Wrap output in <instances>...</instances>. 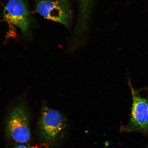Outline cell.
<instances>
[{
  "instance_id": "cell-1",
  "label": "cell",
  "mask_w": 148,
  "mask_h": 148,
  "mask_svg": "<svg viewBox=\"0 0 148 148\" xmlns=\"http://www.w3.org/2000/svg\"><path fill=\"white\" fill-rule=\"evenodd\" d=\"M27 94L24 92L15 102L5 123L6 132L9 137L16 143L21 144L28 143L31 138Z\"/></svg>"
},
{
  "instance_id": "cell-2",
  "label": "cell",
  "mask_w": 148,
  "mask_h": 148,
  "mask_svg": "<svg viewBox=\"0 0 148 148\" xmlns=\"http://www.w3.org/2000/svg\"><path fill=\"white\" fill-rule=\"evenodd\" d=\"M66 125V118L59 111L51 109L45 101L42 103L38 122V131L42 141L49 144L62 138Z\"/></svg>"
},
{
  "instance_id": "cell-3",
  "label": "cell",
  "mask_w": 148,
  "mask_h": 148,
  "mask_svg": "<svg viewBox=\"0 0 148 148\" xmlns=\"http://www.w3.org/2000/svg\"><path fill=\"white\" fill-rule=\"evenodd\" d=\"M36 11L46 19L60 23L68 27L71 12L66 0H39Z\"/></svg>"
},
{
  "instance_id": "cell-4",
  "label": "cell",
  "mask_w": 148,
  "mask_h": 148,
  "mask_svg": "<svg viewBox=\"0 0 148 148\" xmlns=\"http://www.w3.org/2000/svg\"><path fill=\"white\" fill-rule=\"evenodd\" d=\"M3 19L20 29L24 35L30 26V16L24 0H9L3 10Z\"/></svg>"
},
{
  "instance_id": "cell-5",
  "label": "cell",
  "mask_w": 148,
  "mask_h": 148,
  "mask_svg": "<svg viewBox=\"0 0 148 148\" xmlns=\"http://www.w3.org/2000/svg\"><path fill=\"white\" fill-rule=\"evenodd\" d=\"M133 98L131 122L135 127L140 130H148V107L147 101L140 97L132 86Z\"/></svg>"
},
{
  "instance_id": "cell-6",
  "label": "cell",
  "mask_w": 148,
  "mask_h": 148,
  "mask_svg": "<svg viewBox=\"0 0 148 148\" xmlns=\"http://www.w3.org/2000/svg\"><path fill=\"white\" fill-rule=\"evenodd\" d=\"M13 148H29L27 146L24 145V144H21L20 145L15 146Z\"/></svg>"
},
{
  "instance_id": "cell-7",
  "label": "cell",
  "mask_w": 148,
  "mask_h": 148,
  "mask_svg": "<svg viewBox=\"0 0 148 148\" xmlns=\"http://www.w3.org/2000/svg\"><path fill=\"white\" fill-rule=\"evenodd\" d=\"M147 106H148V99L147 100Z\"/></svg>"
},
{
  "instance_id": "cell-8",
  "label": "cell",
  "mask_w": 148,
  "mask_h": 148,
  "mask_svg": "<svg viewBox=\"0 0 148 148\" xmlns=\"http://www.w3.org/2000/svg\"><path fill=\"white\" fill-rule=\"evenodd\" d=\"M147 148H148V147H147Z\"/></svg>"
}]
</instances>
